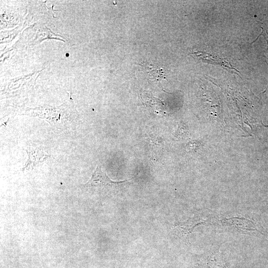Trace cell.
Listing matches in <instances>:
<instances>
[{
  "instance_id": "3957f363",
  "label": "cell",
  "mask_w": 268,
  "mask_h": 268,
  "mask_svg": "<svg viewBox=\"0 0 268 268\" xmlns=\"http://www.w3.org/2000/svg\"><path fill=\"white\" fill-rule=\"evenodd\" d=\"M223 222L230 225H233L238 230L242 231L259 230L253 221L247 219L234 217L224 219L223 220Z\"/></svg>"
},
{
  "instance_id": "277c9868",
  "label": "cell",
  "mask_w": 268,
  "mask_h": 268,
  "mask_svg": "<svg viewBox=\"0 0 268 268\" xmlns=\"http://www.w3.org/2000/svg\"><path fill=\"white\" fill-rule=\"evenodd\" d=\"M204 268H229L219 251L211 253L205 258Z\"/></svg>"
},
{
  "instance_id": "6da1fadb",
  "label": "cell",
  "mask_w": 268,
  "mask_h": 268,
  "mask_svg": "<svg viewBox=\"0 0 268 268\" xmlns=\"http://www.w3.org/2000/svg\"><path fill=\"white\" fill-rule=\"evenodd\" d=\"M127 180L115 181L110 179L107 174L103 172L100 166H97L89 180L84 185L85 188L90 189H103L117 186L126 182Z\"/></svg>"
},
{
  "instance_id": "8992f818",
  "label": "cell",
  "mask_w": 268,
  "mask_h": 268,
  "mask_svg": "<svg viewBox=\"0 0 268 268\" xmlns=\"http://www.w3.org/2000/svg\"><path fill=\"white\" fill-rule=\"evenodd\" d=\"M141 70L150 78L161 79L164 78L162 69L150 64H142L140 66Z\"/></svg>"
},
{
  "instance_id": "5b68a950",
  "label": "cell",
  "mask_w": 268,
  "mask_h": 268,
  "mask_svg": "<svg viewBox=\"0 0 268 268\" xmlns=\"http://www.w3.org/2000/svg\"><path fill=\"white\" fill-rule=\"evenodd\" d=\"M202 223V220L198 218H192L188 219L185 222L178 224L176 229L180 234L187 237L193 230L194 228L198 225Z\"/></svg>"
},
{
  "instance_id": "7a4b0ae2",
  "label": "cell",
  "mask_w": 268,
  "mask_h": 268,
  "mask_svg": "<svg viewBox=\"0 0 268 268\" xmlns=\"http://www.w3.org/2000/svg\"><path fill=\"white\" fill-rule=\"evenodd\" d=\"M28 159L26 162L23 170H29L37 166L50 158V155L43 150L29 147L27 150Z\"/></svg>"
}]
</instances>
